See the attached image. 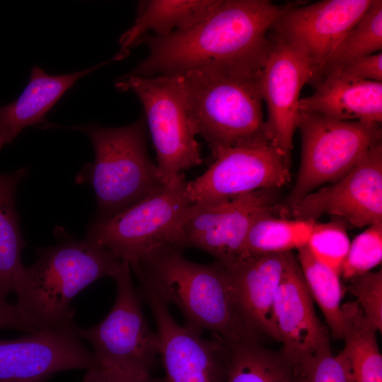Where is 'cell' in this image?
Listing matches in <instances>:
<instances>
[{
  "label": "cell",
  "mask_w": 382,
  "mask_h": 382,
  "mask_svg": "<svg viewBox=\"0 0 382 382\" xmlns=\"http://www.w3.org/2000/svg\"><path fill=\"white\" fill-rule=\"evenodd\" d=\"M281 11L268 0H221L210 14L188 28L166 37H141L136 45L145 42L149 54L130 74L259 73L274 46L267 32Z\"/></svg>",
  "instance_id": "1"
},
{
  "label": "cell",
  "mask_w": 382,
  "mask_h": 382,
  "mask_svg": "<svg viewBox=\"0 0 382 382\" xmlns=\"http://www.w3.org/2000/svg\"><path fill=\"white\" fill-rule=\"evenodd\" d=\"M129 266L168 305L181 311L190 330L199 335L209 331L225 343L259 340L246 325L228 273L220 262L195 263L183 250L166 246Z\"/></svg>",
  "instance_id": "2"
},
{
  "label": "cell",
  "mask_w": 382,
  "mask_h": 382,
  "mask_svg": "<svg viewBox=\"0 0 382 382\" xmlns=\"http://www.w3.org/2000/svg\"><path fill=\"white\" fill-rule=\"evenodd\" d=\"M54 233L57 244L36 250V260L25 267L13 291L16 304L39 330L74 324L73 299L95 281L112 277L122 262L97 243L76 239L61 227Z\"/></svg>",
  "instance_id": "3"
},
{
  "label": "cell",
  "mask_w": 382,
  "mask_h": 382,
  "mask_svg": "<svg viewBox=\"0 0 382 382\" xmlns=\"http://www.w3.org/2000/svg\"><path fill=\"white\" fill-rule=\"evenodd\" d=\"M45 127L77 130L90 139L94 161L82 167L76 182L88 183L94 190L97 204L94 221L114 216L166 185L148 154L144 115L120 127L96 123L69 127L47 123Z\"/></svg>",
  "instance_id": "4"
},
{
  "label": "cell",
  "mask_w": 382,
  "mask_h": 382,
  "mask_svg": "<svg viewBox=\"0 0 382 382\" xmlns=\"http://www.w3.org/2000/svg\"><path fill=\"white\" fill-rule=\"evenodd\" d=\"M260 72L180 74L198 134L213 158L229 148L272 143L263 119Z\"/></svg>",
  "instance_id": "5"
},
{
  "label": "cell",
  "mask_w": 382,
  "mask_h": 382,
  "mask_svg": "<svg viewBox=\"0 0 382 382\" xmlns=\"http://www.w3.org/2000/svg\"><path fill=\"white\" fill-rule=\"evenodd\" d=\"M186 184L182 173L158 191L114 216L93 221L85 238L129 265L163 247L183 250L181 226L191 204L185 194Z\"/></svg>",
  "instance_id": "6"
},
{
  "label": "cell",
  "mask_w": 382,
  "mask_h": 382,
  "mask_svg": "<svg viewBox=\"0 0 382 382\" xmlns=\"http://www.w3.org/2000/svg\"><path fill=\"white\" fill-rule=\"evenodd\" d=\"M115 86L121 91L133 92L141 103L159 175L165 184L202 163L200 144L196 139L198 132L181 74H129L120 79Z\"/></svg>",
  "instance_id": "7"
},
{
  "label": "cell",
  "mask_w": 382,
  "mask_h": 382,
  "mask_svg": "<svg viewBox=\"0 0 382 382\" xmlns=\"http://www.w3.org/2000/svg\"><path fill=\"white\" fill-rule=\"evenodd\" d=\"M301 164L287 198L289 207L318 187L345 176L374 145L381 141L380 124L337 120L299 112Z\"/></svg>",
  "instance_id": "8"
},
{
  "label": "cell",
  "mask_w": 382,
  "mask_h": 382,
  "mask_svg": "<svg viewBox=\"0 0 382 382\" xmlns=\"http://www.w3.org/2000/svg\"><path fill=\"white\" fill-rule=\"evenodd\" d=\"M112 278L117 294L110 312L93 327H78L79 334L93 347L96 362L133 374H151L159 356L158 337L143 313L129 262L122 260Z\"/></svg>",
  "instance_id": "9"
},
{
  "label": "cell",
  "mask_w": 382,
  "mask_h": 382,
  "mask_svg": "<svg viewBox=\"0 0 382 382\" xmlns=\"http://www.w3.org/2000/svg\"><path fill=\"white\" fill-rule=\"evenodd\" d=\"M273 190H259L230 199L191 204L181 226L185 248L204 250L223 265L243 259L255 221L267 214H280Z\"/></svg>",
  "instance_id": "10"
},
{
  "label": "cell",
  "mask_w": 382,
  "mask_h": 382,
  "mask_svg": "<svg viewBox=\"0 0 382 382\" xmlns=\"http://www.w3.org/2000/svg\"><path fill=\"white\" fill-rule=\"evenodd\" d=\"M289 163L290 156L272 143L229 148L202 175L187 181L185 194L195 204L275 190L290 180Z\"/></svg>",
  "instance_id": "11"
},
{
  "label": "cell",
  "mask_w": 382,
  "mask_h": 382,
  "mask_svg": "<svg viewBox=\"0 0 382 382\" xmlns=\"http://www.w3.org/2000/svg\"><path fill=\"white\" fill-rule=\"evenodd\" d=\"M290 209L299 219L316 221L329 214L358 228L382 223V141L341 179L310 192Z\"/></svg>",
  "instance_id": "12"
},
{
  "label": "cell",
  "mask_w": 382,
  "mask_h": 382,
  "mask_svg": "<svg viewBox=\"0 0 382 382\" xmlns=\"http://www.w3.org/2000/svg\"><path fill=\"white\" fill-rule=\"evenodd\" d=\"M137 289L146 301L156 325L164 382H224V348L221 342L207 340L171 316L168 305L143 279Z\"/></svg>",
  "instance_id": "13"
},
{
  "label": "cell",
  "mask_w": 382,
  "mask_h": 382,
  "mask_svg": "<svg viewBox=\"0 0 382 382\" xmlns=\"http://www.w3.org/2000/svg\"><path fill=\"white\" fill-rule=\"evenodd\" d=\"M95 361L75 323L0 340V382H47L59 371L88 369Z\"/></svg>",
  "instance_id": "14"
},
{
  "label": "cell",
  "mask_w": 382,
  "mask_h": 382,
  "mask_svg": "<svg viewBox=\"0 0 382 382\" xmlns=\"http://www.w3.org/2000/svg\"><path fill=\"white\" fill-rule=\"evenodd\" d=\"M373 0H323L282 8L270 30L311 64L318 81L327 59L342 37L360 20Z\"/></svg>",
  "instance_id": "15"
},
{
  "label": "cell",
  "mask_w": 382,
  "mask_h": 382,
  "mask_svg": "<svg viewBox=\"0 0 382 382\" xmlns=\"http://www.w3.org/2000/svg\"><path fill=\"white\" fill-rule=\"evenodd\" d=\"M271 38L274 46L260 72L262 96L268 112L265 123L272 143L290 156L299 122L300 93L306 83L313 82L315 71L289 44Z\"/></svg>",
  "instance_id": "16"
},
{
  "label": "cell",
  "mask_w": 382,
  "mask_h": 382,
  "mask_svg": "<svg viewBox=\"0 0 382 382\" xmlns=\"http://www.w3.org/2000/svg\"><path fill=\"white\" fill-rule=\"evenodd\" d=\"M313 300L294 255L277 288L274 315L280 350L302 370L316 353L330 347L328 327L317 317Z\"/></svg>",
  "instance_id": "17"
},
{
  "label": "cell",
  "mask_w": 382,
  "mask_h": 382,
  "mask_svg": "<svg viewBox=\"0 0 382 382\" xmlns=\"http://www.w3.org/2000/svg\"><path fill=\"white\" fill-rule=\"evenodd\" d=\"M294 256L291 251L248 257L223 265L244 321L253 336L279 342L274 315L276 292Z\"/></svg>",
  "instance_id": "18"
},
{
  "label": "cell",
  "mask_w": 382,
  "mask_h": 382,
  "mask_svg": "<svg viewBox=\"0 0 382 382\" xmlns=\"http://www.w3.org/2000/svg\"><path fill=\"white\" fill-rule=\"evenodd\" d=\"M299 110L337 120L381 124L382 82L356 79L332 70L316 84L311 96L300 98Z\"/></svg>",
  "instance_id": "19"
},
{
  "label": "cell",
  "mask_w": 382,
  "mask_h": 382,
  "mask_svg": "<svg viewBox=\"0 0 382 382\" xmlns=\"http://www.w3.org/2000/svg\"><path fill=\"white\" fill-rule=\"evenodd\" d=\"M112 60L63 75H50L39 66L30 71L28 85L14 101L0 107V151L30 125H45V115L62 95L83 76Z\"/></svg>",
  "instance_id": "20"
},
{
  "label": "cell",
  "mask_w": 382,
  "mask_h": 382,
  "mask_svg": "<svg viewBox=\"0 0 382 382\" xmlns=\"http://www.w3.org/2000/svg\"><path fill=\"white\" fill-rule=\"evenodd\" d=\"M221 0H149L138 4L134 24L120 37L121 59L127 50L134 46L149 31L155 36L166 37L177 30L188 28L210 14Z\"/></svg>",
  "instance_id": "21"
},
{
  "label": "cell",
  "mask_w": 382,
  "mask_h": 382,
  "mask_svg": "<svg viewBox=\"0 0 382 382\" xmlns=\"http://www.w3.org/2000/svg\"><path fill=\"white\" fill-rule=\"evenodd\" d=\"M221 343L224 348V382H306L302 369L280 349H268L257 340Z\"/></svg>",
  "instance_id": "22"
},
{
  "label": "cell",
  "mask_w": 382,
  "mask_h": 382,
  "mask_svg": "<svg viewBox=\"0 0 382 382\" xmlns=\"http://www.w3.org/2000/svg\"><path fill=\"white\" fill-rule=\"evenodd\" d=\"M28 174L23 167L10 173H0V301L13 292L25 266L21 253L26 246L16 209L15 197L20 182Z\"/></svg>",
  "instance_id": "23"
},
{
  "label": "cell",
  "mask_w": 382,
  "mask_h": 382,
  "mask_svg": "<svg viewBox=\"0 0 382 382\" xmlns=\"http://www.w3.org/2000/svg\"><path fill=\"white\" fill-rule=\"evenodd\" d=\"M346 318L343 340L352 382H382V356L376 329L355 301L342 306Z\"/></svg>",
  "instance_id": "24"
},
{
  "label": "cell",
  "mask_w": 382,
  "mask_h": 382,
  "mask_svg": "<svg viewBox=\"0 0 382 382\" xmlns=\"http://www.w3.org/2000/svg\"><path fill=\"white\" fill-rule=\"evenodd\" d=\"M297 250L296 259L312 299L320 307L332 338L343 340L346 318L341 305V274L318 261L306 245Z\"/></svg>",
  "instance_id": "25"
},
{
  "label": "cell",
  "mask_w": 382,
  "mask_h": 382,
  "mask_svg": "<svg viewBox=\"0 0 382 382\" xmlns=\"http://www.w3.org/2000/svg\"><path fill=\"white\" fill-rule=\"evenodd\" d=\"M316 221L287 219L274 214L261 216L251 226L243 258L290 252L307 245Z\"/></svg>",
  "instance_id": "26"
},
{
  "label": "cell",
  "mask_w": 382,
  "mask_h": 382,
  "mask_svg": "<svg viewBox=\"0 0 382 382\" xmlns=\"http://www.w3.org/2000/svg\"><path fill=\"white\" fill-rule=\"evenodd\" d=\"M381 50L382 1L373 0L360 20L334 48L323 65L317 83L329 71L352 59L381 52Z\"/></svg>",
  "instance_id": "27"
},
{
  "label": "cell",
  "mask_w": 382,
  "mask_h": 382,
  "mask_svg": "<svg viewBox=\"0 0 382 382\" xmlns=\"http://www.w3.org/2000/svg\"><path fill=\"white\" fill-rule=\"evenodd\" d=\"M350 243L345 221L335 219L316 221L306 246L318 261L341 274Z\"/></svg>",
  "instance_id": "28"
},
{
  "label": "cell",
  "mask_w": 382,
  "mask_h": 382,
  "mask_svg": "<svg viewBox=\"0 0 382 382\" xmlns=\"http://www.w3.org/2000/svg\"><path fill=\"white\" fill-rule=\"evenodd\" d=\"M382 260V223L369 226L350 243L341 276L347 280L370 272Z\"/></svg>",
  "instance_id": "29"
},
{
  "label": "cell",
  "mask_w": 382,
  "mask_h": 382,
  "mask_svg": "<svg viewBox=\"0 0 382 382\" xmlns=\"http://www.w3.org/2000/svg\"><path fill=\"white\" fill-rule=\"evenodd\" d=\"M346 289L356 296L364 316L377 331H382V271L369 272L350 280Z\"/></svg>",
  "instance_id": "30"
},
{
  "label": "cell",
  "mask_w": 382,
  "mask_h": 382,
  "mask_svg": "<svg viewBox=\"0 0 382 382\" xmlns=\"http://www.w3.org/2000/svg\"><path fill=\"white\" fill-rule=\"evenodd\" d=\"M306 382H352L349 361L342 351L333 355L330 347L316 353L303 368Z\"/></svg>",
  "instance_id": "31"
},
{
  "label": "cell",
  "mask_w": 382,
  "mask_h": 382,
  "mask_svg": "<svg viewBox=\"0 0 382 382\" xmlns=\"http://www.w3.org/2000/svg\"><path fill=\"white\" fill-rule=\"evenodd\" d=\"M332 70L356 79L382 82V53L352 59Z\"/></svg>",
  "instance_id": "32"
},
{
  "label": "cell",
  "mask_w": 382,
  "mask_h": 382,
  "mask_svg": "<svg viewBox=\"0 0 382 382\" xmlns=\"http://www.w3.org/2000/svg\"><path fill=\"white\" fill-rule=\"evenodd\" d=\"M82 382H161L149 375H141L105 366L95 361Z\"/></svg>",
  "instance_id": "33"
},
{
  "label": "cell",
  "mask_w": 382,
  "mask_h": 382,
  "mask_svg": "<svg viewBox=\"0 0 382 382\" xmlns=\"http://www.w3.org/2000/svg\"><path fill=\"white\" fill-rule=\"evenodd\" d=\"M0 329H14L28 333L40 330L16 303H10L6 301H0Z\"/></svg>",
  "instance_id": "34"
}]
</instances>
